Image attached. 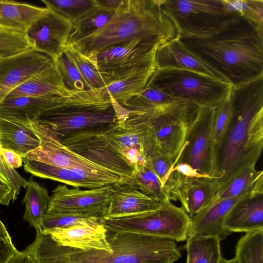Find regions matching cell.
Returning a JSON list of instances; mask_svg holds the SVG:
<instances>
[{
	"label": "cell",
	"instance_id": "cell-20",
	"mask_svg": "<svg viewBox=\"0 0 263 263\" xmlns=\"http://www.w3.org/2000/svg\"><path fill=\"white\" fill-rule=\"evenodd\" d=\"M155 64L157 69L189 70L229 83L222 75L189 50L176 36L158 47Z\"/></svg>",
	"mask_w": 263,
	"mask_h": 263
},
{
	"label": "cell",
	"instance_id": "cell-2",
	"mask_svg": "<svg viewBox=\"0 0 263 263\" xmlns=\"http://www.w3.org/2000/svg\"><path fill=\"white\" fill-rule=\"evenodd\" d=\"M107 236L111 252L63 246L36 230L23 252L36 263H174L181 257L176 241L169 239L108 229Z\"/></svg>",
	"mask_w": 263,
	"mask_h": 263
},
{
	"label": "cell",
	"instance_id": "cell-51",
	"mask_svg": "<svg viewBox=\"0 0 263 263\" xmlns=\"http://www.w3.org/2000/svg\"><path fill=\"white\" fill-rule=\"evenodd\" d=\"M220 263H237V262L235 258L227 259L223 257Z\"/></svg>",
	"mask_w": 263,
	"mask_h": 263
},
{
	"label": "cell",
	"instance_id": "cell-17",
	"mask_svg": "<svg viewBox=\"0 0 263 263\" xmlns=\"http://www.w3.org/2000/svg\"><path fill=\"white\" fill-rule=\"evenodd\" d=\"M53 62L48 55L32 48L0 59V103L13 90Z\"/></svg>",
	"mask_w": 263,
	"mask_h": 263
},
{
	"label": "cell",
	"instance_id": "cell-41",
	"mask_svg": "<svg viewBox=\"0 0 263 263\" xmlns=\"http://www.w3.org/2000/svg\"><path fill=\"white\" fill-rule=\"evenodd\" d=\"M32 48L25 33L0 29V59Z\"/></svg>",
	"mask_w": 263,
	"mask_h": 263
},
{
	"label": "cell",
	"instance_id": "cell-38",
	"mask_svg": "<svg viewBox=\"0 0 263 263\" xmlns=\"http://www.w3.org/2000/svg\"><path fill=\"white\" fill-rule=\"evenodd\" d=\"M46 8L63 15L74 24L96 8L93 0H42Z\"/></svg>",
	"mask_w": 263,
	"mask_h": 263
},
{
	"label": "cell",
	"instance_id": "cell-34",
	"mask_svg": "<svg viewBox=\"0 0 263 263\" xmlns=\"http://www.w3.org/2000/svg\"><path fill=\"white\" fill-rule=\"evenodd\" d=\"M115 12L96 8L86 14L74 24V28L67 41V47L90 35L104 26Z\"/></svg>",
	"mask_w": 263,
	"mask_h": 263
},
{
	"label": "cell",
	"instance_id": "cell-40",
	"mask_svg": "<svg viewBox=\"0 0 263 263\" xmlns=\"http://www.w3.org/2000/svg\"><path fill=\"white\" fill-rule=\"evenodd\" d=\"M232 114L231 92L226 98L215 104L213 129V156L229 126Z\"/></svg>",
	"mask_w": 263,
	"mask_h": 263
},
{
	"label": "cell",
	"instance_id": "cell-37",
	"mask_svg": "<svg viewBox=\"0 0 263 263\" xmlns=\"http://www.w3.org/2000/svg\"><path fill=\"white\" fill-rule=\"evenodd\" d=\"M226 9L235 13L263 35V0H222Z\"/></svg>",
	"mask_w": 263,
	"mask_h": 263
},
{
	"label": "cell",
	"instance_id": "cell-13",
	"mask_svg": "<svg viewBox=\"0 0 263 263\" xmlns=\"http://www.w3.org/2000/svg\"><path fill=\"white\" fill-rule=\"evenodd\" d=\"M111 185L82 190L59 184L52 191L47 213L70 214L103 219L110 200Z\"/></svg>",
	"mask_w": 263,
	"mask_h": 263
},
{
	"label": "cell",
	"instance_id": "cell-32",
	"mask_svg": "<svg viewBox=\"0 0 263 263\" xmlns=\"http://www.w3.org/2000/svg\"><path fill=\"white\" fill-rule=\"evenodd\" d=\"M186 263H220L221 240L215 237L188 236Z\"/></svg>",
	"mask_w": 263,
	"mask_h": 263
},
{
	"label": "cell",
	"instance_id": "cell-23",
	"mask_svg": "<svg viewBox=\"0 0 263 263\" xmlns=\"http://www.w3.org/2000/svg\"><path fill=\"white\" fill-rule=\"evenodd\" d=\"M249 194L218 200L191 217L188 236L226 239L231 234L223 227L226 216L237 202Z\"/></svg>",
	"mask_w": 263,
	"mask_h": 263
},
{
	"label": "cell",
	"instance_id": "cell-3",
	"mask_svg": "<svg viewBox=\"0 0 263 263\" xmlns=\"http://www.w3.org/2000/svg\"><path fill=\"white\" fill-rule=\"evenodd\" d=\"M233 87L263 77V35L242 17L204 39H180Z\"/></svg>",
	"mask_w": 263,
	"mask_h": 263
},
{
	"label": "cell",
	"instance_id": "cell-33",
	"mask_svg": "<svg viewBox=\"0 0 263 263\" xmlns=\"http://www.w3.org/2000/svg\"><path fill=\"white\" fill-rule=\"evenodd\" d=\"M129 181L145 194L161 202L170 200L165 187L149 162L135 168Z\"/></svg>",
	"mask_w": 263,
	"mask_h": 263
},
{
	"label": "cell",
	"instance_id": "cell-52",
	"mask_svg": "<svg viewBox=\"0 0 263 263\" xmlns=\"http://www.w3.org/2000/svg\"><path fill=\"white\" fill-rule=\"evenodd\" d=\"M0 175H2V176H3V175L1 174V172H0Z\"/></svg>",
	"mask_w": 263,
	"mask_h": 263
},
{
	"label": "cell",
	"instance_id": "cell-21",
	"mask_svg": "<svg viewBox=\"0 0 263 263\" xmlns=\"http://www.w3.org/2000/svg\"><path fill=\"white\" fill-rule=\"evenodd\" d=\"M112 191L103 219L138 215L157 210L160 202L145 194L129 181L111 185Z\"/></svg>",
	"mask_w": 263,
	"mask_h": 263
},
{
	"label": "cell",
	"instance_id": "cell-46",
	"mask_svg": "<svg viewBox=\"0 0 263 263\" xmlns=\"http://www.w3.org/2000/svg\"><path fill=\"white\" fill-rule=\"evenodd\" d=\"M17 196L12 185L0 175V204L8 206L16 199Z\"/></svg>",
	"mask_w": 263,
	"mask_h": 263
},
{
	"label": "cell",
	"instance_id": "cell-39",
	"mask_svg": "<svg viewBox=\"0 0 263 263\" xmlns=\"http://www.w3.org/2000/svg\"><path fill=\"white\" fill-rule=\"evenodd\" d=\"M103 219L70 214L47 213L42 220L41 230L69 228L77 226L102 223Z\"/></svg>",
	"mask_w": 263,
	"mask_h": 263
},
{
	"label": "cell",
	"instance_id": "cell-18",
	"mask_svg": "<svg viewBox=\"0 0 263 263\" xmlns=\"http://www.w3.org/2000/svg\"><path fill=\"white\" fill-rule=\"evenodd\" d=\"M25 172L42 178L55 180L74 187L98 188L128 180L122 176H109L81 170L68 169L23 158Z\"/></svg>",
	"mask_w": 263,
	"mask_h": 263
},
{
	"label": "cell",
	"instance_id": "cell-28",
	"mask_svg": "<svg viewBox=\"0 0 263 263\" xmlns=\"http://www.w3.org/2000/svg\"><path fill=\"white\" fill-rule=\"evenodd\" d=\"M40 141L33 130L25 124L0 117V145L22 157L37 148Z\"/></svg>",
	"mask_w": 263,
	"mask_h": 263
},
{
	"label": "cell",
	"instance_id": "cell-48",
	"mask_svg": "<svg viewBox=\"0 0 263 263\" xmlns=\"http://www.w3.org/2000/svg\"><path fill=\"white\" fill-rule=\"evenodd\" d=\"M2 153L6 161L15 170L22 166L23 158L16 152L8 149L2 148Z\"/></svg>",
	"mask_w": 263,
	"mask_h": 263
},
{
	"label": "cell",
	"instance_id": "cell-44",
	"mask_svg": "<svg viewBox=\"0 0 263 263\" xmlns=\"http://www.w3.org/2000/svg\"><path fill=\"white\" fill-rule=\"evenodd\" d=\"M0 172L12 185L16 195L19 194L21 187L26 188L28 181L22 177L15 169L10 166L2 153L0 145Z\"/></svg>",
	"mask_w": 263,
	"mask_h": 263
},
{
	"label": "cell",
	"instance_id": "cell-11",
	"mask_svg": "<svg viewBox=\"0 0 263 263\" xmlns=\"http://www.w3.org/2000/svg\"><path fill=\"white\" fill-rule=\"evenodd\" d=\"M214 104L199 106L187 133L176 163L189 164L200 174L213 178V129Z\"/></svg>",
	"mask_w": 263,
	"mask_h": 263
},
{
	"label": "cell",
	"instance_id": "cell-5",
	"mask_svg": "<svg viewBox=\"0 0 263 263\" xmlns=\"http://www.w3.org/2000/svg\"><path fill=\"white\" fill-rule=\"evenodd\" d=\"M128 111L99 89L74 93L62 103L44 110L34 120L48 126L59 138L104 132L122 124Z\"/></svg>",
	"mask_w": 263,
	"mask_h": 263
},
{
	"label": "cell",
	"instance_id": "cell-43",
	"mask_svg": "<svg viewBox=\"0 0 263 263\" xmlns=\"http://www.w3.org/2000/svg\"><path fill=\"white\" fill-rule=\"evenodd\" d=\"M147 160L154 172L159 179L162 185L164 187L172 169L176 164L177 160L166 155L155 154L150 156Z\"/></svg>",
	"mask_w": 263,
	"mask_h": 263
},
{
	"label": "cell",
	"instance_id": "cell-19",
	"mask_svg": "<svg viewBox=\"0 0 263 263\" xmlns=\"http://www.w3.org/2000/svg\"><path fill=\"white\" fill-rule=\"evenodd\" d=\"M104 133L134 169L145 163L147 134L144 124L125 118L122 126H116Z\"/></svg>",
	"mask_w": 263,
	"mask_h": 263
},
{
	"label": "cell",
	"instance_id": "cell-6",
	"mask_svg": "<svg viewBox=\"0 0 263 263\" xmlns=\"http://www.w3.org/2000/svg\"><path fill=\"white\" fill-rule=\"evenodd\" d=\"M161 7L179 39L212 36L241 17L228 11L222 0H162Z\"/></svg>",
	"mask_w": 263,
	"mask_h": 263
},
{
	"label": "cell",
	"instance_id": "cell-4",
	"mask_svg": "<svg viewBox=\"0 0 263 263\" xmlns=\"http://www.w3.org/2000/svg\"><path fill=\"white\" fill-rule=\"evenodd\" d=\"M162 0H128L102 27L71 47L89 58L105 48L137 37H153L164 44L177 36L164 13Z\"/></svg>",
	"mask_w": 263,
	"mask_h": 263
},
{
	"label": "cell",
	"instance_id": "cell-9",
	"mask_svg": "<svg viewBox=\"0 0 263 263\" xmlns=\"http://www.w3.org/2000/svg\"><path fill=\"white\" fill-rule=\"evenodd\" d=\"M147 85L198 106L217 103L233 87L229 83L200 73L173 68L157 69Z\"/></svg>",
	"mask_w": 263,
	"mask_h": 263
},
{
	"label": "cell",
	"instance_id": "cell-50",
	"mask_svg": "<svg viewBox=\"0 0 263 263\" xmlns=\"http://www.w3.org/2000/svg\"><path fill=\"white\" fill-rule=\"evenodd\" d=\"M8 263H36L29 255L18 251L10 259Z\"/></svg>",
	"mask_w": 263,
	"mask_h": 263
},
{
	"label": "cell",
	"instance_id": "cell-26",
	"mask_svg": "<svg viewBox=\"0 0 263 263\" xmlns=\"http://www.w3.org/2000/svg\"><path fill=\"white\" fill-rule=\"evenodd\" d=\"M67 98L20 97L4 100L0 103V117L26 124L41 112L54 107Z\"/></svg>",
	"mask_w": 263,
	"mask_h": 263
},
{
	"label": "cell",
	"instance_id": "cell-15",
	"mask_svg": "<svg viewBox=\"0 0 263 263\" xmlns=\"http://www.w3.org/2000/svg\"><path fill=\"white\" fill-rule=\"evenodd\" d=\"M36 19L25 34L33 49L53 60L67 48V41L74 24L63 15L47 8Z\"/></svg>",
	"mask_w": 263,
	"mask_h": 263
},
{
	"label": "cell",
	"instance_id": "cell-24",
	"mask_svg": "<svg viewBox=\"0 0 263 263\" xmlns=\"http://www.w3.org/2000/svg\"><path fill=\"white\" fill-rule=\"evenodd\" d=\"M73 94L65 87L53 61L13 90L5 99L20 97L56 99L68 98Z\"/></svg>",
	"mask_w": 263,
	"mask_h": 263
},
{
	"label": "cell",
	"instance_id": "cell-7",
	"mask_svg": "<svg viewBox=\"0 0 263 263\" xmlns=\"http://www.w3.org/2000/svg\"><path fill=\"white\" fill-rule=\"evenodd\" d=\"M163 44L155 38L137 37L108 46L88 59L107 85L134 74L156 70V51Z\"/></svg>",
	"mask_w": 263,
	"mask_h": 263
},
{
	"label": "cell",
	"instance_id": "cell-36",
	"mask_svg": "<svg viewBox=\"0 0 263 263\" xmlns=\"http://www.w3.org/2000/svg\"><path fill=\"white\" fill-rule=\"evenodd\" d=\"M237 263H263V230L246 233L235 247Z\"/></svg>",
	"mask_w": 263,
	"mask_h": 263
},
{
	"label": "cell",
	"instance_id": "cell-8",
	"mask_svg": "<svg viewBox=\"0 0 263 263\" xmlns=\"http://www.w3.org/2000/svg\"><path fill=\"white\" fill-rule=\"evenodd\" d=\"M191 218L182 206L161 202L156 210L138 215L103 219L108 230L183 241L188 237Z\"/></svg>",
	"mask_w": 263,
	"mask_h": 263
},
{
	"label": "cell",
	"instance_id": "cell-31",
	"mask_svg": "<svg viewBox=\"0 0 263 263\" xmlns=\"http://www.w3.org/2000/svg\"><path fill=\"white\" fill-rule=\"evenodd\" d=\"M156 69L132 74L115 81L99 90L103 96L110 97L121 106L145 88Z\"/></svg>",
	"mask_w": 263,
	"mask_h": 263
},
{
	"label": "cell",
	"instance_id": "cell-10",
	"mask_svg": "<svg viewBox=\"0 0 263 263\" xmlns=\"http://www.w3.org/2000/svg\"><path fill=\"white\" fill-rule=\"evenodd\" d=\"M198 107L157 116L128 111L125 118L145 125L147 134L146 159L153 155L161 154L178 161Z\"/></svg>",
	"mask_w": 263,
	"mask_h": 263
},
{
	"label": "cell",
	"instance_id": "cell-14",
	"mask_svg": "<svg viewBox=\"0 0 263 263\" xmlns=\"http://www.w3.org/2000/svg\"><path fill=\"white\" fill-rule=\"evenodd\" d=\"M105 132H86L59 138L64 146L79 156L130 180L134 167L110 143Z\"/></svg>",
	"mask_w": 263,
	"mask_h": 263
},
{
	"label": "cell",
	"instance_id": "cell-45",
	"mask_svg": "<svg viewBox=\"0 0 263 263\" xmlns=\"http://www.w3.org/2000/svg\"><path fill=\"white\" fill-rule=\"evenodd\" d=\"M17 252L6 227L0 219V263H8Z\"/></svg>",
	"mask_w": 263,
	"mask_h": 263
},
{
	"label": "cell",
	"instance_id": "cell-16",
	"mask_svg": "<svg viewBox=\"0 0 263 263\" xmlns=\"http://www.w3.org/2000/svg\"><path fill=\"white\" fill-rule=\"evenodd\" d=\"M164 187L170 200L179 201L191 218L213 203L218 189L214 178L187 177L177 171L172 172Z\"/></svg>",
	"mask_w": 263,
	"mask_h": 263
},
{
	"label": "cell",
	"instance_id": "cell-29",
	"mask_svg": "<svg viewBox=\"0 0 263 263\" xmlns=\"http://www.w3.org/2000/svg\"><path fill=\"white\" fill-rule=\"evenodd\" d=\"M252 192L263 193V171H257L255 166L245 168L220 186L213 203Z\"/></svg>",
	"mask_w": 263,
	"mask_h": 263
},
{
	"label": "cell",
	"instance_id": "cell-1",
	"mask_svg": "<svg viewBox=\"0 0 263 263\" xmlns=\"http://www.w3.org/2000/svg\"><path fill=\"white\" fill-rule=\"evenodd\" d=\"M231 97V120L214 157L218 189L242 170L255 166L263 148V77L233 87Z\"/></svg>",
	"mask_w": 263,
	"mask_h": 263
},
{
	"label": "cell",
	"instance_id": "cell-42",
	"mask_svg": "<svg viewBox=\"0 0 263 263\" xmlns=\"http://www.w3.org/2000/svg\"><path fill=\"white\" fill-rule=\"evenodd\" d=\"M82 76L92 89H100L106 86L99 71L92 63L81 53L67 47Z\"/></svg>",
	"mask_w": 263,
	"mask_h": 263
},
{
	"label": "cell",
	"instance_id": "cell-35",
	"mask_svg": "<svg viewBox=\"0 0 263 263\" xmlns=\"http://www.w3.org/2000/svg\"><path fill=\"white\" fill-rule=\"evenodd\" d=\"M53 61L68 90L74 93L92 89L82 76L68 48Z\"/></svg>",
	"mask_w": 263,
	"mask_h": 263
},
{
	"label": "cell",
	"instance_id": "cell-12",
	"mask_svg": "<svg viewBox=\"0 0 263 263\" xmlns=\"http://www.w3.org/2000/svg\"><path fill=\"white\" fill-rule=\"evenodd\" d=\"M27 125L40 140V144L23 158L68 169L81 170L109 176H122L96 164L66 147L47 125L33 120H29Z\"/></svg>",
	"mask_w": 263,
	"mask_h": 263
},
{
	"label": "cell",
	"instance_id": "cell-49",
	"mask_svg": "<svg viewBox=\"0 0 263 263\" xmlns=\"http://www.w3.org/2000/svg\"><path fill=\"white\" fill-rule=\"evenodd\" d=\"M173 171H177L182 175L187 177H208L199 173L197 170L193 168L189 164L184 163H180L176 164L172 169V172Z\"/></svg>",
	"mask_w": 263,
	"mask_h": 263
},
{
	"label": "cell",
	"instance_id": "cell-47",
	"mask_svg": "<svg viewBox=\"0 0 263 263\" xmlns=\"http://www.w3.org/2000/svg\"><path fill=\"white\" fill-rule=\"evenodd\" d=\"M96 7L99 9L117 12L123 8L128 0H93Z\"/></svg>",
	"mask_w": 263,
	"mask_h": 263
},
{
	"label": "cell",
	"instance_id": "cell-22",
	"mask_svg": "<svg viewBox=\"0 0 263 263\" xmlns=\"http://www.w3.org/2000/svg\"><path fill=\"white\" fill-rule=\"evenodd\" d=\"M42 231L48 233L53 240L63 246L82 250L112 252L107 236V229L102 223Z\"/></svg>",
	"mask_w": 263,
	"mask_h": 263
},
{
	"label": "cell",
	"instance_id": "cell-30",
	"mask_svg": "<svg viewBox=\"0 0 263 263\" xmlns=\"http://www.w3.org/2000/svg\"><path fill=\"white\" fill-rule=\"evenodd\" d=\"M26 193L22 199L25 209L23 219L35 230H41L42 222L46 214L50 202L47 189L41 185L32 176L28 179Z\"/></svg>",
	"mask_w": 263,
	"mask_h": 263
},
{
	"label": "cell",
	"instance_id": "cell-27",
	"mask_svg": "<svg viewBox=\"0 0 263 263\" xmlns=\"http://www.w3.org/2000/svg\"><path fill=\"white\" fill-rule=\"evenodd\" d=\"M47 9L25 3L0 0V29L25 33Z\"/></svg>",
	"mask_w": 263,
	"mask_h": 263
},
{
	"label": "cell",
	"instance_id": "cell-25",
	"mask_svg": "<svg viewBox=\"0 0 263 263\" xmlns=\"http://www.w3.org/2000/svg\"><path fill=\"white\" fill-rule=\"evenodd\" d=\"M223 227L231 233L263 230V193H251L237 202L226 216Z\"/></svg>",
	"mask_w": 263,
	"mask_h": 263
}]
</instances>
